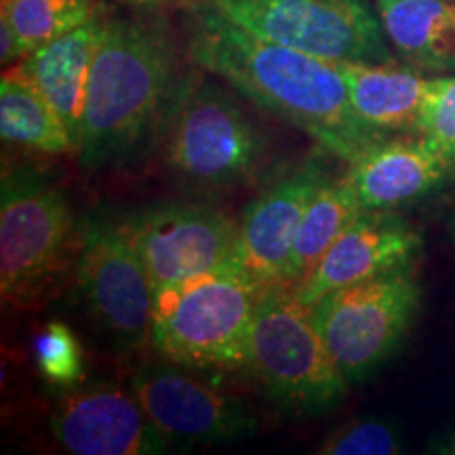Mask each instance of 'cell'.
<instances>
[{"label": "cell", "mask_w": 455, "mask_h": 455, "mask_svg": "<svg viewBox=\"0 0 455 455\" xmlns=\"http://www.w3.org/2000/svg\"><path fill=\"white\" fill-rule=\"evenodd\" d=\"M346 180L367 212H396L449 180L447 164L422 135L388 138L350 164Z\"/></svg>", "instance_id": "obj_15"}, {"label": "cell", "mask_w": 455, "mask_h": 455, "mask_svg": "<svg viewBox=\"0 0 455 455\" xmlns=\"http://www.w3.org/2000/svg\"><path fill=\"white\" fill-rule=\"evenodd\" d=\"M310 308L346 382L358 384L405 344L422 308V284L407 264L338 289Z\"/></svg>", "instance_id": "obj_7"}, {"label": "cell", "mask_w": 455, "mask_h": 455, "mask_svg": "<svg viewBox=\"0 0 455 455\" xmlns=\"http://www.w3.org/2000/svg\"><path fill=\"white\" fill-rule=\"evenodd\" d=\"M264 41L329 61H392L367 0H195Z\"/></svg>", "instance_id": "obj_8"}, {"label": "cell", "mask_w": 455, "mask_h": 455, "mask_svg": "<svg viewBox=\"0 0 455 455\" xmlns=\"http://www.w3.org/2000/svg\"><path fill=\"white\" fill-rule=\"evenodd\" d=\"M57 445L74 455H161L175 451L133 392L95 384L70 390L49 419Z\"/></svg>", "instance_id": "obj_12"}, {"label": "cell", "mask_w": 455, "mask_h": 455, "mask_svg": "<svg viewBox=\"0 0 455 455\" xmlns=\"http://www.w3.org/2000/svg\"><path fill=\"white\" fill-rule=\"evenodd\" d=\"M451 236H453V243H455V218L451 221Z\"/></svg>", "instance_id": "obj_28"}, {"label": "cell", "mask_w": 455, "mask_h": 455, "mask_svg": "<svg viewBox=\"0 0 455 455\" xmlns=\"http://www.w3.org/2000/svg\"><path fill=\"white\" fill-rule=\"evenodd\" d=\"M264 289L230 258L220 268L155 291L150 344L188 371H235L247 363L249 329Z\"/></svg>", "instance_id": "obj_3"}, {"label": "cell", "mask_w": 455, "mask_h": 455, "mask_svg": "<svg viewBox=\"0 0 455 455\" xmlns=\"http://www.w3.org/2000/svg\"><path fill=\"white\" fill-rule=\"evenodd\" d=\"M186 74L180 44L156 15L106 20L89 72L78 161L116 167L161 129Z\"/></svg>", "instance_id": "obj_2"}, {"label": "cell", "mask_w": 455, "mask_h": 455, "mask_svg": "<svg viewBox=\"0 0 455 455\" xmlns=\"http://www.w3.org/2000/svg\"><path fill=\"white\" fill-rule=\"evenodd\" d=\"M74 275L84 312L108 341L131 352L150 339L155 291L123 220L98 213L81 221Z\"/></svg>", "instance_id": "obj_9"}, {"label": "cell", "mask_w": 455, "mask_h": 455, "mask_svg": "<svg viewBox=\"0 0 455 455\" xmlns=\"http://www.w3.org/2000/svg\"><path fill=\"white\" fill-rule=\"evenodd\" d=\"M388 43L407 66L455 70V0H375Z\"/></svg>", "instance_id": "obj_18"}, {"label": "cell", "mask_w": 455, "mask_h": 455, "mask_svg": "<svg viewBox=\"0 0 455 455\" xmlns=\"http://www.w3.org/2000/svg\"><path fill=\"white\" fill-rule=\"evenodd\" d=\"M34 358L44 382L57 388H72L84 375L81 341L61 321H51L43 327L34 344Z\"/></svg>", "instance_id": "obj_22"}, {"label": "cell", "mask_w": 455, "mask_h": 455, "mask_svg": "<svg viewBox=\"0 0 455 455\" xmlns=\"http://www.w3.org/2000/svg\"><path fill=\"white\" fill-rule=\"evenodd\" d=\"M244 369L278 409L293 415H321L338 407L350 386L327 350L312 308L291 287L261 295Z\"/></svg>", "instance_id": "obj_5"}, {"label": "cell", "mask_w": 455, "mask_h": 455, "mask_svg": "<svg viewBox=\"0 0 455 455\" xmlns=\"http://www.w3.org/2000/svg\"><path fill=\"white\" fill-rule=\"evenodd\" d=\"M24 60V51H21L20 38L13 28L4 17H0V61L3 66H13L15 61Z\"/></svg>", "instance_id": "obj_25"}, {"label": "cell", "mask_w": 455, "mask_h": 455, "mask_svg": "<svg viewBox=\"0 0 455 455\" xmlns=\"http://www.w3.org/2000/svg\"><path fill=\"white\" fill-rule=\"evenodd\" d=\"M363 212L361 203L348 180H327L306 207L295 235L291 261H289L287 287L295 289L315 270L318 259L335 243L352 220Z\"/></svg>", "instance_id": "obj_20"}, {"label": "cell", "mask_w": 455, "mask_h": 455, "mask_svg": "<svg viewBox=\"0 0 455 455\" xmlns=\"http://www.w3.org/2000/svg\"><path fill=\"white\" fill-rule=\"evenodd\" d=\"M418 135L439 152L455 181V76L435 78Z\"/></svg>", "instance_id": "obj_24"}, {"label": "cell", "mask_w": 455, "mask_h": 455, "mask_svg": "<svg viewBox=\"0 0 455 455\" xmlns=\"http://www.w3.org/2000/svg\"><path fill=\"white\" fill-rule=\"evenodd\" d=\"M419 249L422 236L401 215L363 209L293 291L301 304L315 306L338 289L413 264Z\"/></svg>", "instance_id": "obj_14"}, {"label": "cell", "mask_w": 455, "mask_h": 455, "mask_svg": "<svg viewBox=\"0 0 455 455\" xmlns=\"http://www.w3.org/2000/svg\"><path fill=\"white\" fill-rule=\"evenodd\" d=\"M163 161L198 188L244 184L264 163L266 144L238 101L218 84L186 74L158 129Z\"/></svg>", "instance_id": "obj_6"}, {"label": "cell", "mask_w": 455, "mask_h": 455, "mask_svg": "<svg viewBox=\"0 0 455 455\" xmlns=\"http://www.w3.org/2000/svg\"><path fill=\"white\" fill-rule=\"evenodd\" d=\"M123 224L144 259L152 291L220 268L238 243L236 221L204 204H155Z\"/></svg>", "instance_id": "obj_11"}, {"label": "cell", "mask_w": 455, "mask_h": 455, "mask_svg": "<svg viewBox=\"0 0 455 455\" xmlns=\"http://www.w3.org/2000/svg\"><path fill=\"white\" fill-rule=\"evenodd\" d=\"M428 451L441 455H455V426L439 432V435L428 443Z\"/></svg>", "instance_id": "obj_26"}, {"label": "cell", "mask_w": 455, "mask_h": 455, "mask_svg": "<svg viewBox=\"0 0 455 455\" xmlns=\"http://www.w3.org/2000/svg\"><path fill=\"white\" fill-rule=\"evenodd\" d=\"M124 4H131V7H156V4L171 3V0H121Z\"/></svg>", "instance_id": "obj_27"}, {"label": "cell", "mask_w": 455, "mask_h": 455, "mask_svg": "<svg viewBox=\"0 0 455 455\" xmlns=\"http://www.w3.org/2000/svg\"><path fill=\"white\" fill-rule=\"evenodd\" d=\"M98 0H0V17L20 38L24 57L101 17Z\"/></svg>", "instance_id": "obj_21"}, {"label": "cell", "mask_w": 455, "mask_h": 455, "mask_svg": "<svg viewBox=\"0 0 455 455\" xmlns=\"http://www.w3.org/2000/svg\"><path fill=\"white\" fill-rule=\"evenodd\" d=\"M327 180L325 164L315 158L270 184L244 209L232 258L264 291L287 287L299 221Z\"/></svg>", "instance_id": "obj_13"}, {"label": "cell", "mask_w": 455, "mask_h": 455, "mask_svg": "<svg viewBox=\"0 0 455 455\" xmlns=\"http://www.w3.org/2000/svg\"><path fill=\"white\" fill-rule=\"evenodd\" d=\"M316 455H396L403 453V430L382 418L355 419L321 441Z\"/></svg>", "instance_id": "obj_23"}, {"label": "cell", "mask_w": 455, "mask_h": 455, "mask_svg": "<svg viewBox=\"0 0 455 455\" xmlns=\"http://www.w3.org/2000/svg\"><path fill=\"white\" fill-rule=\"evenodd\" d=\"M104 26L106 20L98 17L43 44L17 64L44 101L53 108L76 148L81 141L91 64L104 34Z\"/></svg>", "instance_id": "obj_17"}, {"label": "cell", "mask_w": 455, "mask_h": 455, "mask_svg": "<svg viewBox=\"0 0 455 455\" xmlns=\"http://www.w3.org/2000/svg\"><path fill=\"white\" fill-rule=\"evenodd\" d=\"M348 84L352 110L358 121L378 133H419L424 108L435 78H426L413 66L338 61Z\"/></svg>", "instance_id": "obj_16"}, {"label": "cell", "mask_w": 455, "mask_h": 455, "mask_svg": "<svg viewBox=\"0 0 455 455\" xmlns=\"http://www.w3.org/2000/svg\"><path fill=\"white\" fill-rule=\"evenodd\" d=\"M184 51L198 70L220 76L238 93L352 164L390 135L358 121L338 61L264 41L201 3L186 15Z\"/></svg>", "instance_id": "obj_1"}, {"label": "cell", "mask_w": 455, "mask_h": 455, "mask_svg": "<svg viewBox=\"0 0 455 455\" xmlns=\"http://www.w3.org/2000/svg\"><path fill=\"white\" fill-rule=\"evenodd\" d=\"M131 392L155 428L178 449L243 439L259 428L258 415L247 403L195 379L188 369L163 358L133 373Z\"/></svg>", "instance_id": "obj_10"}, {"label": "cell", "mask_w": 455, "mask_h": 455, "mask_svg": "<svg viewBox=\"0 0 455 455\" xmlns=\"http://www.w3.org/2000/svg\"><path fill=\"white\" fill-rule=\"evenodd\" d=\"M0 135L4 144L38 155L76 152L64 123L17 64L3 72L0 81Z\"/></svg>", "instance_id": "obj_19"}, {"label": "cell", "mask_w": 455, "mask_h": 455, "mask_svg": "<svg viewBox=\"0 0 455 455\" xmlns=\"http://www.w3.org/2000/svg\"><path fill=\"white\" fill-rule=\"evenodd\" d=\"M81 247V224L64 192L34 169L0 181V295L4 308L38 310L64 287Z\"/></svg>", "instance_id": "obj_4"}]
</instances>
